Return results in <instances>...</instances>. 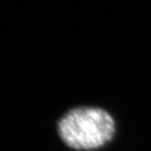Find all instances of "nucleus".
<instances>
[{
    "label": "nucleus",
    "instance_id": "nucleus-1",
    "mask_svg": "<svg viewBox=\"0 0 151 151\" xmlns=\"http://www.w3.org/2000/svg\"><path fill=\"white\" fill-rule=\"evenodd\" d=\"M66 145L75 150H95L105 145L116 132V124L106 110L81 106L69 110L57 124Z\"/></svg>",
    "mask_w": 151,
    "mask_h": 151
}]
</instances>
